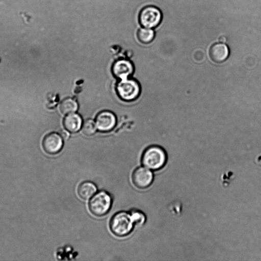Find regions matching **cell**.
<instances>
[{"label":"cell","instance_id":"cell-1","mask_svg":"<svg viewBox=\"0 0 261 261\" xmlns=\"http://www.w3.org/2000/svg\"><path fill=\"white\" fill-rule=\"evenodd\" d=\"M167 154L165 150L157 145L147 147L141 156L142 165L152 170H158L164 166L167 162Z\"/></svg>","mask_w":261,"mask_h":261},{"label":"cell","instance_id":"cell-2","mask_svg":"<svg viewBox=\"0 0 261 261\" xmlns=\"http://www.w3.org/2000/svg\"><path fill=\"white\" fill-rule=\"evenodd\" d=\"M134 223L130 213L121 211L111 219L109 226L112 232L119 237H125L131 233Z\"/></svg>","mask_w":261,"mask_h":261},{"label":"cell","instance_id":"cell-3","mask_svg":"<svg viewBox=\"0 0 261 261\" xmlns=\"http://www.w3.org/2000/svg\"><path fill=\"white\" fill-rule=\"evenodd\" d=\"M117 95L123 101L130 102L138 98L141 93V86L135 79L120 80L116 86Z\"/></svg>","mask_w":261,"mask_h":261},{"label":"cell","instance_id":"cell-4","mask_svg":"<svg viewBox=\"0 0 261 261\" xmlns=\"http://www.w3.org/2000/svg\"><path fill=\"white\" fill-rule=\"evenodd\" d=\"M112 204L111 195L105 191L96 193L88 203V208L92 214L97 217L106 215L110 211Z\"/></svg>","mask_w":261,"mask_h":261},{"label":"cell","instance_id":"cell-5","mask_svg":"<svg viewBox=\"0 0 261 261\" xmlns=\"http://www.w3.org/2000/svg\"><path fill=\"white\" fill-rule=\"evenodd\" d=\"M162 19V14L160 10L153 6L144 7L140 12L139 22L143 27L152 29L158 27Z\"/></svg>","mask_w":261,"mask_h":261},{"label":"cell","instance_id":"cell-6","mask_svg":"<svg viewBox=\"0 0 261 261\" xmlns=\"http://www.w3.org/2000/svg\"><path fill=\"white\" fill-rule=\"evenodd\" d=\"M97 129L100 132H108L112 130L116 125L117 118L114 113L108 110L99 112L95 118Z\"/></svg>","mask_w":261,"mask_h":261},{"label":"cell","instance_id":"cell-7","mask_svg":"<svg viewBox=\"0 0 261 261\" xmlns=\"http://www.w3.org/2000/svg\"><path fill=\"white\" fill-rule=\"evenodd\" d=\"M153 179L152 172L145 167H139L136 168L132 175L133 184L141 189L148 188L152 184Z\"/></svg>","mask_w":261,"mask_h":261},{"label":"cell","instance_id":"cell-8","mask_svg":"<svg viewBox=\"0 0 261 261\" xmlns=\"http://www.w3.org/2000/svg\"><path fill=\"white\" fill-rule=\"evenodd\" d=\"M133 63L127 59H119L115 61L112 66L113 75L119 80L128 78L134 72Z\"/></svg>","mask_w":261,"mask_h":261},{"label":"cell","instance_id":"cell-9","mask_svg":"<svg viewBox=\"0 0 261 261\" xmlns=\"http://www.w3.org/2000/svg\"><path fill=\"white\" fill-rule=\"evenodd\" d=\"M62 137L57 133H51L46 135L42 141V147L48 154H55L59 153L63 148Z\"/></svg>","mask_w":261,"mask_h":261},{"label":"cell","instance_id":"cell-10","mask_svg":"<svg viewBox=\"0 0 261 261\" xmlns=\"http://www.w3.org/2000/svg\"><path fill=\"white\" fill-rule=\"evenodd\" d=\"M229 50L227 45L223 42L213 44L209 49L211 59L217 63L224 62L228 57Z\"/></svg>","mask_w":261,"mask_h":261},{"label":"cell","instance_id":"cell-11","mask_svg":"<svg viewBox=\"0 0 261 261\" xmlns=\"http://www.w3.org/2000/svg\"><path fill=\"white\" fill-rule=\"evenodd\" d=\"M83 123L82 117L76 112L66 115L63 121L65 129L71 133L79 132L82 128Z\"/></svg>","mask_w":261,"mask_h":261},{"label":"cell","instance_id":"cell-12","mask_svg":"<svg viewBox=\"0 0 261 261\" xmlns=\"http://www.w3.org/2000/svg\"><path fill=\"white\" fill-rule=\"evenodd\" d=\"M97 190V187L94 183L90 181H85L79 185L77 192L81 199L88 200L96 193Z\"/></svg>","mask_w":261,"mask_h":261},{"label":"cell","instance_id":"cell-13","mask_svg":"<svg viewBox=\"0 0 261 261\" xmlns=\"http://www.w3.org/2000/svg\"><path fill=\"white\" fill-rule=\"evenodd\" d=\"M77 102L72 97L64 98L60 104V110L65 115L76 112L78 109Z\"/></svg>","mask_w":261,"mask_h":261},{"label":"cell","instance_id":"cell-14","mask_svg":"<svg viewBox=\"0 0 261 261\" xmlns=\"http://www.w3.org/2000/svg\"><path fill=\"white\" fill-rule=\"evenodd\" d=\"M154 32L151 29L142 28L139 29L137 33L138 40L142 44L150 43L154 37Z\"/></svg>","mask_w":261,"mask_h":261},{"label":"cell","instance_id":"cell-15","mask_svg":"<svg viewBox=\"0 0 261 261\" xmlns=\"http://www.w3.org/2000/svg\"><path fill=\"white\" fill-rule=\"evenodd\" d=\"M81 129L83 134L86 136L94 135L97 130L95 121L92 119L85 120L83 123Z\"/></svg>","mask_w":261,"mask_h":261},{"label":"cell","instance_id":"cell-16","mask_svg":"<svg viewBox=\"0 0 261 261\" xmlns=\"http://www.w3.org/2000/svg\"><path fill=\"white\" fill-rule=\"evenodd\" d=\"M134 225H140L143 224L146 221V217L144 214L140 211L133 210L130 212Z\"/></svg>","mask_w":261,"mask_h":261}]
</instances>
